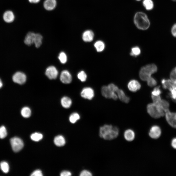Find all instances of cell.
Segmentation results:
<instances>
[{
	"instance_id": "obj_1",
	"label": "cell",
	"mask_w": 176,
	"mask_h": 176,
	"mask_svg": "<svg viewBox=\"0 0 176 176\" xmlns=\"http://www.w3.org/2000/svg\"><path fill=\"white\" fill-rule=\"evenodd\" d=\"M119 129L116 127L110 125H105L100 127L99 135L104 139L111 140L115 139L118 137Z\"/></svg>"
},
{
	"instance_id": "obj_2",
	"label": "cell",
	"mask_w": 176,
	"mask_h": 176,
	"mask_svg": "<svg viewBox=\"0 0 176 176\" xmlns=\"http://www.w3.org/2000/svg\"><path fill=\"white\" fill-rule=\"evenodd\" d=\"M133 21L136 27L140 30H147L151 25L150 21L148 16L142 12L136 13L135 15Z\"/></svg>"
},
{
	"instance_id": "obj_3",
	"label": "cell",
	"mask_w": 176,
	"mask_h": 176,
	"mask_svg": "<svg viewBox=\"0 0 176 176\" xmlns=\"http://www.w3.org/2000/svg\"><path fill=\"white\" fill-rule=\"evenodd\" d=\"M157 71V67L155 65L149 64L141 68L139 72L140 78L142 81H147Z\"/></svg>"
},
{
	"instance_id": "obj_4",
	"label": "cell",
	"mask_w": 176,
	"mask_h": 176,
	"mask_svg": "<svg viewBox=\"0 0 176 176\" xmlns=\"http://www.w3.org/2000/svg\"><path fill=\"white\" fill-rule=\"evenodd\" d=\"M148 113L154 119H158L165 115V112L158 105L154 103L149 104L147 106Z\"/></svg>"
},
{
	"instance_id": "obj_5",
	"label": "cell",
	"mask_w": 176,
	"mask_h": 176,
	"mask_svg": "<svg viewBox=\"0 0 176 176\" xmlns=\"http://www.w3.org/2000/svg\"><path fill=\"white\" fill-rule=\"evenodd\" d=\"M12 148L15 152H18L22 149L24 146L23 141L19 138L15 137L10 140Z\"/></svg>"
},
{
	"instance_id": "obj_6",
	"label": "cell",
	"mask_w": 176,
	"mask_h": 176,
	"mask_svg": "<svg viewBox=\"0 0 176 176\" xmlns=\"http://www.w3.org/2000/svg\"><path fill=\"white\" fill-rule=\"evenodd\" d=\"M101 92L103 96L106 98L112 99L115 100L118 98L116 93L112 91L108 86H103Z\"/></svg>"
},
{
	"instance_id": "obj_7",
	"label": "cell",
	"mask_w": 176,
	"mask_h": 176,
	"mask_svg": "<svg viewBox=\"0 0 176 176\" xmlns=\"http://www.w3.org/2000/svg\"><path fill=\"white\" fill-rule=\"evenodd\" d=\"M26 79L27 77L26 75L22 72H16L13 77V81L16 83L21 85L24 84L26 82Z\"/></svg>"
},
{
	"instance_id": "obj_8",
	"label": "cell",
	"mask_w": 176,
	"mask_h": 176,
	"mask_svg": "<svg viewBox=\"0 0 176 176\" xmlns=\"http://www.w3.org/2000/svg\"><path fill=\"white\" fill-rule=\"evenodd\" d=\"M58 72L57 68L54 66H50L46 69L45 75L50 80L56 79L58 75Z\"/></svg>"
},
{
	"instance_id": "obj_9",
	"label": "cell",
	"mask_w": 176,
	"mask_h": 176,
	"mask_svg": "<svg viewBox=\"0 0 176 176\" xmlns=\"http://www.w3.org/2000/svg\"><path fill=\"white\" fill-rule=\"evenodd\" d=\"M165 115L168 123L176 128V113L171 112L169 111L165 113Z\"/></svg>"
},
{
	"instance_id": "obj_10",
	"label": "cell",
	"mask_w": 176,
	"mask_h": 176,
	"mask_svg": "<svg viewBox=\"0 0 176 176\" xmlns=\"http://www.w3.org/2000/svg\"><path fill=\"white\" fill-rule=\"evenodd\" d=\"M94 95L93 89L89 87L84 88L81 92V95L82 98L88 100H92L94 97Z\"/></svg>"
},
{
	"instance_id": "obj_11",
	"label": "cell",
	"mask_w": 176,
	"mask_h": 176,
	"mask_svg": "<svg viewBox=\"0 0 176 176\" xmlns=\"http://www.w3.org/2000/svg\"><path fill=\"white\" fill-rule=\"evenodd\" d=\"M162 134L161 130L157 126H152L149 131V135L150 137L153 139H157L160 137Z\"/></svg>"
},
{
	"instance_id": "obj_12",
	"label": "cell",
	"mask_w": 176,
	"mask_h": 176,
	"mask_svg": "<svg viewBox=\"0 0 176 176\" xmlns=\"http://www.w3.org/2000/svg\"><path fill=\"white\" fill-rule=\"evenodd\" d=\"M60 80L63 83L68 84L72 82V77L70 73L68 71L64 70L61 73Z\"/></svg>"
},
{
	"instance_id": "obj_13",
	"label": "cell",
	"mask_w": 176,
	"mask_h": 176,
	"mask_svg": "<svg viewBox=\"0 0 176 176\" xmlns=\"http://www.w3.org/2000/svg\"><path fill=\"white\" fill-rule=\"evenodd\" d=\"M128 88L132 92H135L139 90L141 88L140 83L136 80H131L128 84Z\"/></svg>"
},
{
	"instance_id": "obj_14",
	"label": "cell",
	"mask_w": 176,
	"mask_h": 176,
	"mask_svg": "<svg viewBox=\"0 0 176 176\" xmlns=\"http://www.w3.org/2000/svg\"><path fill=\"white\" fill-rule=\"evenodd\" d=\"M94 37L93 32L91 30L85 31L82 35L83 40L86 42H90L93 41Z\"/></svg>"
},
{
	"instance_id": "obj_15",
	"label": "cell",
	"mask_w": 176,
	"mask_h": 176,
	"mask_svg": "<svg viewBox=\"0 0 176 176\" xmlns=\"http://www.w3.org/2000/svg\"><path fill=\"white\" fill-rule=\"evenodd\" d=\"M3 19L5 22L7 23H11L14 21L15 16L13 12L10 10H7L4 14Z\"/></svg>"
},
{
	"instance_id": "obj_16",
	"label": "cell",
	"mask_w": 176,
	"mask_h": 176,
	"mask_svg": "<svg viewBox=\"0 0 176 176\" xmlns=\"http://www.w3.org/2000/svg\"><path fill=\"white\" fill-rule=\"evenodd\" d=\"M35 34L33 32H30L26 34L25 40V44L28 46H30L34 43Z\"/></svg>"
},
{
	"instance_id": "obj_17",
	"label": "cell",
	"mask_w": 176,
	"mask_h": 176,
	"mask_svg": "<svg viewBox=\"0 0 176 176\" xmlns=\"http://www.w3.org/2000/svg\"><path fill=\"white\" fill-rule=\"evenodd\" d=\"M116 93L118 98L122 102L125 103H129L130 98L127 96L123 90L119 89Z\"/></svg>"
},
{
	"instance_id": "obj_18",
	"label": "cell",
	"mask_w": 176,
	"mask_h": 176,
	"mask_svg": "<svg viewBox=\"0 0 176 176\" xmlns=\"http://www.w3.org/2000/svg\"><path fill=\"white\" fill-rule=\"evenodd\" d=\"M56 4V0H46L44 3V7L46 10H51L55 8Z\"/></svg>"
},
{
	"instance_id": "obj_19",
	"label": "cell",
	"mask_w": 176,
	"mask_h": 176,
	"mask_svg": "<svg viewBox=\"0 0 176 176\" xmlns=\"http://www.w3.org/2000/svg\"><path fill=\"white\" fill-rule=\"evenodd\" d=\"M125 139L128 141H132L134 140L135 133L134 131L131 129L126 130L124 133Z\"/></svg>"
},
{
	"instance_id": "obj_20",
	"label": "cell",
	"mask_w": 176,
	"mask_h": 176,
	"mask_svg": "<svg viewBox=\"0 0 176 176\" xmlns=\"http://www.w3.org/2000/svg\"><path fill=\"white\" fill-rule=\"evenodd\" d=\"M173 81L172 86L169 89L170 92L169 96L172 100L176 103V80Z\"/></svg>"
},
{
	"instance_id": "obj_21",
	"label": "cell",
	"mask_w": 176,
	"mask_h": 176,
	"mask_svg": "<svg viewBox=\"0 0 176 176\" xmlns=\"http://www.w3.org/2000/svg\"><path fill=\"white\" fill-rule=\"evenodd\" d=\"M61 103L64 108H68L71 107L72 104L71 99L68 97H64L61 99Z\"/></svg>"
},
{
	"instance_id": "obj_22",
	"label": "cell",
	"mask_w": 176,
	"mask_h": 176,
	"mask_svg": "<svg viewBox=\"0 0 176 176\" xmlns=\"http://www.w3.org/2000/svg\"><path fill=\"white\" fill-rule=\"evenodd\" d=\"M54 142L56 146L61 147L65 145L66 143L65 139L62 135H58L55 137Z\"/></svg>"
},
{
	"instance_id": "obj_23",
	"label": "cell",
	"mask_w": 176,
	"mask_h": 176,
	"mask_svg": "<svg viewBox=\"0 0 176 176\" xmlns=\"http://www.w3.org/2000/svg\"><path fill=\"white\" fill-rule=\"evenodd\" d=\"M94 46L96 50L98 52H102L105 48V45L104 42L101 41H98L96 42Z\"/></svg>"
},
{
	"instance_id": "obj_24",
	"label": "cell",
	"mask_w": 176,
	"mask_h": 176,
	"mask_svg": "<svg viewBox=\"0 0 176 176\" xmlns=\"http://www.w3.org/2000/svg\"><path fill=\"white\" fill-rule=\"evenodd\" d=\"M143 5L144 7L147 10H151L154 7V3L152 0H143Z\"/></svg>"
},
{
	"instance_id": "obj_25",
	"label": "cell",
	"mask_w": 176,
	"mask_h": 176,
	"mask_svg": "<svg viewBox=\"0 0 176 176\" xmlns=\"http://www.w3.org/2000/svg\"><path fill=\"white\" fill-rule=\"evenodd\" d=\"M43 39L42 35L40 34H35L34 40V43L35 47L37 48L40 47L42 44V40Z\"/></svg>"
},
{
	"instance_id": "obj_26",
	"label": "cell",
	"mask_w": 176,
	"mask_h": 176,
	"mask_svg": "<svg viewBox=\"0 0 176 176\" xmlns=\"http://www.w3.org/2000/svg\"><path fill=\"white\" fill-rule=\"evenodd\" d=\"M165 112V113L169 111L170 105L169 103L166 100H162L158 104Z\"/></svg>"
},
{
	"instance_id": "obj_27",
	"label": "cell",
	"mask_w": 176,
	"mask_h": 176,
	"mask_svg": "<svg viewBox=\"0 0 176 176\" xmlns=\"http://www.w3.org/2000/svg\"><path fill=\"white\" fill-rule=\"evenodd\" d=\"M173 81L170 79H163L162 81L163 88L169 89L172 86Z\"/></svg>"
},
{
	"instance_id": "obj_28",
	"label": "cell",
	"mask_w": 176,
	"mask_h": 176,
	"mask_svg": "<svg viewBox=\"0 0 176 176\" xmlns=\"http://www.w3.org/2000/svg\"><path fill=\"white\" fill-rule=\"evenodd\" d=\"M31 110L27 107H25L22 108L21 111V115L25 118H29L31 115Z\"/></svg>"
},
{
	"instance_id": "obj_29",
	"label": "cell",
	"mask_w": 176,
	"mask_h": 176,
	"mask_svg": "<svg viewBox=\"0 0 176 176\" xmlns=\"http://www.w3.org/2000/svg\"><path fill=\"white\" fill-rule=\"evenodd\" d=\"M43 135L41 133L35 132L32 134L30 138L32 140L35 142H38L41 140L43 138Z\"/></svg>"
},
{
	"instance_id": "obj_30",
	"label": "cell",
	"mask_w": 176,
	"mask_h": 176,
	"mask_svg": "<svg viewBox=\"0 0 176 176\" xmlns=\"http://www.w3.org/2000/svg\"><path fill=\"white\" fill-rule=\"evenodd\" d=\"M58 58L62 64H65L67 61V56L65 53L63 52L60 53L58 57Z\"/></svg>"
},
{
	"instance_id": "obj_31",
	"label": "cell",
	"mask_w": 176,
	"mask_h": 176,
	"mask_svg": "<svg viewBox=\"0 0 176 176\" xmlns=\"http://www.w3.org/2000/svg\"><path fill=\"white\" fill-rule=\"evenodd\" d=\"M141 53V50L140 48L138 46H135L131 49L130 55L132 56L137 57Z\"/></svg>"
},
{
	"instance_id": "obj_32",
	"label": "cell",
	"mask_w": 176,
	"mask_h": 176,
	"mask_svg": "<svg viewBox=\"0 0 176 176\" xmlns=\"http://www.w3.org/2000/svg\"><path fill=\"white\" fill-rule=\"evenodd\" d=\"M77 77L81 82H84L87 79V74L84 71H81L78 73Z\"/></svg>"
},
{
	"instance_id": "obj_33",
	"label": "cell",
	"mask_w": 176,
	"mask_h": 176,
	"mask_svg": "<svg viewBox=\"0 0 176 176\" xmlns=\"http://www.w3.org/2000/svg\"><path fill=\"white\" fill-rule=\"evenodd\" d=\"M0 166L2 171L5 173L9 171V167L8 164L6 162H3L0 163Z\"/></svg>"
},
{
	"instance_id": "obj_34",
	"label": "cell",
	"mask_w": 176,
	"mask_h": 176,
	"mask_svg": "<svg viewBox=\"0 0 176 176\" xmlns=\"http://www.w3.org/2000/svg\"><path fill=\"white\" fill-rule=\"evenodd\" d=\"M80 119L79 114L75 113L72 114L69 118V120L72 123H74Z\"/></svg>"
},
{
	"instance_id": "obj_35",
	"label": "cell",
	"mask_w": 176,
	"mask_h": 176,
	"mask_svg": "<svg viewBox=\"0 0 176 176\" xmlns=\"http://www.w3.org/2000/svg\"><path fill=\"white\" fill-rule=\"evenodd\" d=\"M147 82L148 86L151 87H155L157 84L156 80L152 77L148 79Z\"/></svg>"
},
{
	"instance_id": "obj_36",
	"label": "cell",
	"mask_w": 176,
	"mask_h": 176,
	"mask_svg": "<svg viewBox=\"0 0 176 176\" xmlns=\"http://www.w3.org/2000/svg\"><path fill=\"white\" fill-rule=\"evenodd\" d=\"M7 135V131L4 126L0 127V138L3 139L6 137Z\"/></svg>"
},
{
	"instance_id": "obj_37",
	"label": "cell",
	"mask_w": 176,
	"mask_h": 176,
	"mask_svg": "<svg viewBox=\"0 0 176 176\" xmlns=\"http://www.w3.org/2000/svg\"><path fill=\"white\" fill-rule=\"evenodd\" d=\"M162 93V92L160 87H157L154 88L153 91L152 92V95L154 96H160Z\"/></svg>"
},
{
	"instance_id": "obj_38",
	"label": "cell",
	"mask_w": 176,
	"mask_h": 176,
	"mask_svg": "<svg viewBox=\"0 0 176 176\" xmlns=\"http://www.w3.org/2000/svg\"><path fill=\"white\" fill-rule=\"evenodd\" d=\"M151 97L153 103L156 104H158L162 100L160 96H156L152 95Z\"/></svg>"
},
{
	"instance_id": "obj_39",
	"label": "cell",
	"mask_w": 176,
	"mask_h": 176,
	"mask_svg": "<svg viewBox=\"0 0 176 176\" xmlns=\"http://www.w3.org/2000/svg\"><path fill=\"white\" fill-rule=\"evenodd\" d=\"M170 79L173 81L176 80V67L170 72Z\"/></svg>"
},
{
	"instance_id": "obj_40",
	"label": "cell",
	"mask_w": 176,
	"mask_h": 176,
	"mask_svg": "<svg viewBox=\"0 0 176 176\" xmlns=\"http://www.w3.org/2000/svg\"><path fill=\"white\" fill-rule=\"evenodd\" d=\"M108 86L112 91L115 93L117 90L119 89L118 87L113 83L110 84L108 85Z\"/></svg>"
},
{
	"instance_id": "obj_41",
	"label": "cell",
	"mask_w": 176,
	"mask_h": 176,
	"mask_svg": "<svg viewBox=\"0 0 176 176\" xmlns=\"http://www.w3.org/2000/svg\"><path fill=\"white\" fill-rule=\"evenodd\" d=\"M43 175L42 171L40 170H35L31 175V176H42Z\"/></svg>"
},
{
	"instance_id": "obj_42",
	"label": "cell",
	"mask_w": 176,
	"mask_h": 176,
	"mask_svg": "<svg viewBox=\"0 0 176 176\" xmlns=\"http://www.w3.org/2000/svg\"><path fill=\"white\" fill-rule=\"evenodd\" d=\"M80 176H92V174L87 170H84L82 171Z\"/></svg>"
},
{
	"instance_id": "obj_43",
	"label": "cell",
	"mask_w": 176,
	"mask_h": 176,
	"mask_svg": "<svg viewBox=\"0 0 176 176\" xmlns=\"http://www.w3.org/2000/svg\"><path fill=\"white\" fill-rule=\"evenodd\" d=\"M171 32L172 35L176 38V23L174 24L172 26Z\"/></svg>"
},
{
	"instance_id": "obj_44",
	"label": "cell",
	"mask_w": 176,
	"mask_h": 176,
	"mask_svg": "<svg viewBox=\"0 0 176 176\" xmlns=\"http://www.w3.org/2000/svg\"><path fill=\"white\" fill-rule=\"evenodd\" d=\"M72 175L71 173L68 171H64L62 172L61 174V176H70Z\"/></svg>"
},
{
	"instance_id": "obj_45",
	"label": "cell",
	"mask_w": 176,
	"mask_h": 176,
	"mask_svg": "<svg viewBox=\"0 0 176 176\" xmlns=\"http://www.w3.org/2000/svg\"><path fill=\"white\" fill-rule=\"evenodd\" d=\"M171 145L174 148L176 149V138H174L172 140Z\"/></svg>"
},
{
	"instance_id": "obj_46",
	"label": "cell",
	"mask_w": 176,
	"mask_h": 176,
	"mask_svg": "<svg viewBox=\"0 0 176 176\" xmlns=\"http://www.w3.org/2000/svg\"><path fill=\"white\" fill-rule=\"evenodd\" d=\"M29 2L33 3H37L40 2V0H29Z\"/></svg>"
},
{
	"instance_id": "obj_47",
	"label": "cell",
	"mask_w": 176,
	"mask_h": 176,
	"mask_svg": "<svg viewBox=\"0 0 176 176\" xmlns=\"http://www.w3.org/2000/svg\"><path fill=\"white\" fill-rule=\"evenodd\" d=\"M3 84L1 80L0 79V88H1L3 86Z\"/></svg>"
},
{
	"instance_id": "obj_48",
	"label": "cell",
	"mask_w": 176,
	"mask_h": 176,
	"mask_svg": "<svg viewBox=\"0 0 176 176\" xmlns=\"http://www.w3.org/2000/svg\"><path fill=\"white\" fill-rule=\"evenodd\" d=\"M135 1L139 2V1H141V0H135Z\"/></svg>"
},
{
	"instance_id": "obj_49",
	"label": "cell",
	"mask_w": 176,
	"mask_h": 176,
	"mask_svg": "<svg viewBox=\"0 0 176 176\" xmlns=\"http://www.w3.org/2000/svg\"><path fill=\"white\" fill-rule=\"evenodd\" d=\"M172 1L174 2H176V0H172Z\"/></svg>"
}]
</instances>
